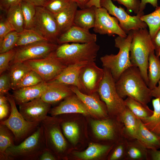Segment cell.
Segmentation results:
<instances>
[{"label":"cell","mask_w":160,"mask_h":160,"mask_svg":"<svg viewBox=\"0 0 160 160\" xmlns=\"http://www.w3.org/2000/svg\"><path fill=\"white\" fill-rule=\"evenodd\" d=\"M109 145L91 143L87 148L81 152L75 151L73 154L76 157L84 160H90L98 157L110 149Z\"/></svg>","instance_id":"1f68e13d"},{"label":"cell","mask_w":160,"mask_h":160,"mask_svg":"<svg viewBox=\"0 0 160 160\" xmlns=\"http://www.w3.org/2000/svg\"><path fill=\"white\" fill-rule=\"evenodd\" d=\"M159 57H160V50L159 51L157 55Z\"/></svg>","instance_id":"91938a15"},{"label":"cell","mask_w":160,"mask_h":160,"mask_svg":"<svg viewBox=\"0 0 160 160\" xmlns=\"http://www.w3.org/2000/svg\"><path fill=\"white\" fill-rule=\"evenodd\" d=\"M43 81H44L41 77L36 72L31 70L23 78L14 90L35 86Z\"/></svg>","instance_id":"f35d334b"},{"label":"cell","mask_w":160,"mask_h":160,"mask_svg":"<svg viewBox=\"0 0 160 160\" xmlns=\"http://www.w3.org/2000/svg\"><path fill=\"white\" fill-rule=\"evenodd\" d=\"M140 120L126 107L119 121L123 125L124 136L128 140L136 139Z\"/></svg>","instance_id":"cb8c5ba5"},{"label":"cell","mask_w":160,"mask_h":160,"mask_svg":"<svg viewBox=\"0 0 160 160\" xmlns=\"http://www.w3.org/2000/svg\"><path fill=\"white\" fill-rule=\"evenodd\" d=\"M58 45L48 41H43L16 47L15 54L10 65L46 57L54 51Z\"/></svg>","instance_id":"7c38bea8"},{"label":"cell","mask_w":160,"mask_h":160,"mask_svg":"<svg viewBox=\"0 0 160 160\" xmlns=\"http://www.w3.org/2000/svg\"><path fill=\"white\" fill-rule=\"evenodd\" d=\"M23 0H0V9L5 12L10 7L20 4Z\"/></svg>","instance_id":"7dc6e473"},{"label":"cell","mask_w":160,"mask_h":160,"mask_svg":"<svg viewBox=\"0 0 160 160\" xmlns=\"http://www.w3.org/2000/svg\"><path fill=\"white\" fill-rule=\"evenodd\" d=\"M100 46L96 42L65 43L59 44L53 53L57 59L68 66L95 61Z\"/></svg>","instance_id":"3957f363"},{"label":"cell","mask_w":160,"mask_h":160,"mask_svg":"<svg viewBox=\"0 0 160 160\" xmlns=\"http://www.w3.org/2000/svg\"><path fill=\"white\" fill-rule=\"evenodd\" d=\"M11 89L10 77L9 73H3L0 76V95H5Z\"/></svg>","instance_id":"f6af8a7d"},{"label":"cell","mask_w":160,"mask_h":160,"mask_svg":"<svg viewBox=\"0 0 160 160\" xmlns=\"http://www.w3.org/2000/svg\"><path fill=\"white\" fill-rule=\"evenodd\" d=\"M97 35L90 33L89 30L75 25L62 33L57 39L58 44L68 43H86L96 42Z\"/></svg>","instance_id":"ac0fdd59"},{"label":"cell","mask_w":160,"mask_h":160,"mask_svg":"<svg viewBox=\"0 0 160 160\" xmlns=\"http://www.w3.org/2000/svg\"><path fill=\"white\" fill-rule=\"evenodd\" d=\"M119 4L124 6L127 11L133 12L135 14H139L140 4L139 0H113Z\"/></svg>","instance_id":"ee69618b"},{"label":"cell","mask_w":160,"mask_h":160,"mask_svg":"<svg viewBox=\"0 0 160 160\" xmlns=\"http://www.w3.org/2000/svg\"><path fill=\"white\" fill-rule=\"evenodd\" d=\"M73 2L77 4L78 7L81 9H82L86 7L87 4L90 0H71Z\"/></svg>","instance_id":"9f6ffc18"},{"label":"cell","mask_w":160,"mask_h":160,"mask_svg":"<svg viewBox=\"0 0 160 160\" xmlns=\"http://www.w3.org/2000/svg\"><path fill=\"white\" fill-rule=\"evenodd\" d=\"M46 148L42 127L40 125L31 135L6 152L7 160H39Z\"/></svg>","instance_id":"5b68a950"},{"label":"cell","mask_w":160,"mask_h":160,"mask_svg":"<svg viewBox=\"0 0 160 160\" xmlns=\"http://www.w3.org/2000/svg\"><path fill=\"white\" fill-rule=\"evenodd\" d=\"M153 113L150 117L141 120L144 125L150 131L160 135V101L155 98L152 101Z\"/></svg>","instance_id":"4dcf8cb0"},{"label":"cell","mask_w":160,"mask_h":160,"mask_svg":"<svg viewBox=\"0 0 160 160\" xmlns=\"http://www.w3.org/2000/svg\"><path fill=\"white\" fill-rule=\"evenodd\" d=\"M103 68L104 75L97 92L105 103L108 113L116 116L119 121L120 117L126 108L124 100L118 94L116 81L110 71L106 68Z\"/></svg>","instance_id":"8992f818"},{"label":"cell","mask_w":160,"mask_h":160,"mask_svg":"<svg viewBox=\"0 0 160 160\" xmlns=\"http://www.w3.org/2000/svg\"><path fill=\"white\" fill-rule=\"evenodd\" d=\"M148 87L152 89L157 85L160 79V59L155 51L150 54L148 70Z\"/></svg>","instance_id":"83f0119b"},{"label":"cell","mask_w":160,"mask_h":160,"mask_svg":"<svg viewBox=\"0 0 160 160\" xmlns=\"http://www.w3.org/2000/svg\"><path fill=\"white\" fill-rule=\"evenodd\" d=\"M87 63H81L68 65L56 77L47 83H59L73 86L82 92L79 76L81 69Z\"/></svg>","instance_id":"d6986e66"},{"label":"cell","mask_w":160,"mask_h":160,"mask_svg":"<svg viewBox=\"0 0 160 160\" xmlns=\"http://www.w3.org/2000/svg\"><path fill=\"white\" fill-rule=\"evenodd\" d=\"M148 3L150 4L154 7L158 6V0H141L139 14H144L143 10Z\"/></svg>","instance_id":"f907efd6"},{"label":"cell","mask_w":160,"mask_h":160,"mask_svg":"<svg viewBox=\"0 0 160 160\" xmlns=\"http://www.w3.org/2000/svg\"><path fill=\"white\" fill-rule=\"evenodd\" d=\"M51 105L40 97L19 105V111L27 121L40 125L47 116Z\"/></svg>","instance_id":"9a60e30c"},{"label":"cell","mask_w":160,"mask_h":160,"mask_svg":"<svg viewBox=\"0 0 160 160\" xmlns=\"http://www.w3.org/2000/svg\"><path fill=\"white\" fill-rule=\"evenodd\" d=\"M55 153L46 148L40 156L39 160H55L57 159Z\"/></svg>","instance_id":"c3c4849f"},{"label":"cell","mask_w":160,"mask_h":160,"mask_svg":"<svg viewBox=\"0 0 160 160\" xmlns=\"http://www.w3.org/2000/svg\"><path fill=\"white\" fill-rule=\"evenodd\" d=\"M117 92L123 99L132 98L146 105L152 97L148 87L138 67L132 66L126 70L116 82Z\"/></svg>","instance_id":"6da1fadb"},{"label":"cell","mask_w":160,"mask_h":160,"mask_svg":"<svg viewBox=\"0 0 160 160\" xmlns=\"http://www.w3.org/2000/svg\"><path fill=\"white\" fill-rule=\"evenodd\" d=\"M47 83L43 81L36 85L13 90L12 94L16 105H19L41 97L46 90Z\"/></svg>","instance_id":"ffe728a7"},{"label":"cell","mask_w":160,"mask_h":160,"mask_svg":"<svg viewBox=\"0 0 160 160\" xmlns=\"http://www.w3.org/2000/svg\"><path fill=\"white\" fill-rule=\"evenodd\" d=\"M36 9L35 16L31 29L48 41L57 44V39L61 33L54 15L43 7H36Z\"/></svg>","instance_id":"9c48e42d"},{"label":"cell","mask_w":160,"mask_h":160,"mask_svg":"<svg viewBox=\"0 0 160 160\" xmlns=\"http://www.w3.org/2000/svg\"><path fill=\"white\" fill-rule=\"evenodd\" d=\"M18 37V33L15 31H12L7 35L0 43V53L16 47Z\"/></svg>","instance_id":"ab89813d"},{"label":"cell","mask_w":160,"mask_h":160,"mask_svg":"<svg viewBox=\"0 0 160 160\" xmlns=\"http://www.w3.org/2000/svg\"><path fill=\"white\" fill-rule=\"evenodd\" d=\"M95 19V7H87L76 10L73 25L89 30L94 27Z\"/></svg>","instance_id":"484cf974"},{"label":"cell","mask_w":160,"mask_h":160,"mask_svg":"<svg viewBox=\"0 0 160 160\" xmlns=\"http://www.w3.org/2000/svg\"><path fill=\"white\" fill-rule=\"evenodd\" d=\"M124 159L148 160V149L136 139L128 140Z\"/></svg>","instance_id":"4316f807"},{"label":"cell","mask_w":160,"mask_h":160,"mask_svg":"<svg viewBox=\"0 0 160 160\" xmlns=\"http://www.w3.org/2000/svg\"><path fill=\"white\" fill-rule=\"evenodd\" d=\"M15 145L13 133L7 126L0 124V160H7L6 150Z\"/></svg>","instance_id":"836d02e7"},{"label":"cell","mask_w":160,"mask_h":160,"mask_svg":"<svg viewBox=\"0 0 160 160\" xmlns=\"http://www.w3.org/2000/svg\"><path fill=\"white\" fill-rule=\"evenodd\" d=\"M128 140L124 136L120 140V142L110 157V160L124 159Z\"/></svg>","instance_id":"b9f144b4"},{"label":"cell","mask_w":160,"mask_h":160,"mask_svg":"<svg viewBox=\"0 0 160 160\" xmlns=\"http://www.w3.org/2000/svg\"><path fill=\"white\" fill-rule=\"evenodd\" d=\"M27 1L35 7H44L47 0H23Z\"/></svg>","instance_id":"11a10c76"},{"label":"cell","mask_w":160,"mask_h":160,"mask_svg":"<svg viewBox=\"0 0 160 160\" xmlns=\"http://www.w3.org/2000/svg\"><path fill=\"white\" fill-rule=\"evenodd\" d=\"M6 95L10 106V113L7 118L0 121V124L5 125L12 132L15 145H17L33 134L40 125L26 120L18 111L12 95L8 93Z\"/></svg>","instance_id":"52a82bcc"},{"label":"cell","mask_w":160,"mask_h":160,"mask_svg":"<svg viewBox=\"0 0 160 160\" xmlns=\"http://www.w3.org/2000/svg\"><path fill=\"white\" fill-rule=\"evenodd\" d=\"M125 105L138 119L143 120L151 116L153 110L151 109L147 105L144 104L129 97L124 100Z\"/></svg>","instance_id":"f1b7e54d"},{"label":"cell","mask_w":160,"mask_h":160,"mask_svg":"<svg viewBox=\"0 0 160 160\" xmlns=\"http://www.w3.org/2000/svg\"><path fill=\"white\" fill-rule=\"evenodd\" d=\"M47 84V89L41 97L51 105L61 101L74 93L70 86L56 83Z\"/></svg>","instance_id":"44dd1931"},{"label":"cell","mask_w":160,"mask_h":160,"mask_svg":"<svg viewBox=\"0 0 160 160\" xmlns=\"http://www.w3.org/2000/svg\"><path fill=\"white\" fill-rule=\"evenodd\" d=\"M61 123L62 129L65 136L71 143L75 144L79 136V129L77 124L69 121H64Z\"/></svg>","instance_id":"74e56055"},{"label":"cell","mask_w":160,"mask_h":160,"mask_svg":"<svg viewBox=\"0 0 160 160\" xmlns=\"http://www.w3.org/2000/svg\"><path fill=\"white\" fill-rule=\"evenodd\" d=\"M70 86L72 91L82 102L90 114L100 118L107 117L108 112L106 105L100 100L97 92L86 94L75 87Z\"/></svg>","instance_id":"2e32d148"},{"label":"cell","mask_w":160,"mask_h":160,"mask_svg":"<svg viewBox=\"0 0 160 160\" xmlns=\"http://www.w3.org/2000/svg\"><path fill=\"white\" fill-rule=\"evenodd\" d=\"M91 124L93 131L98 138L106 140H113L116 134V124L111 120H92Z\"/></svg>","instance_id":"7402d4cb"},{"label":"cell","mask_w":160,"mask_h":160,"mask_svg":"<svg viewBox=\"0 0 160 160\" xmlns=\"http://www.w3.org/2000/svg\"><path fill=\"white\" fill-rule=\"evenodd\" d=\"M151 39L155 48V53L157 55L160 50V29Z\"/></svg>","instance_id":"816d5d0a"},{"label":"cell","mask_w":160,"mask_h":160,"mask_svg":"<svg viewBox=\"0 0 160 160\" xmlns=\"http://www.w3.org/2000/svg\"><path fill=\"white\" fill-rule=\"evenodd\" d=\"M10 111V106L9 103L0 105V121L4 120L7 117Z\"/></svg>","instance_id":"681fc988"},{"label":"cell","mask_w":160,"mask_h":160,"mask_svg":"<svg viewBox=\"0 0 160 160\" xmlns=\"http://www.w3.org/2000/svg\"><path fill=\"white\" fill-rule=\"evenodd\" d=\"M78 6L72 2L59 12L54 14L61 34L73 25L75 14Z\"/></svg>","instance_id":"603a6c76"},{"label":"cell","mask_w":160,"mask_h":160,"mask_svg":"<svg viewBox=\"0 0 160 160\" xmlns=\"http://www.w3.org/2000/svg\"><path fill=\"white\" fill-rule=\"evenodd\" d=\"M100 4L107 10L110 15L116 18L122 29L127 33L130 31L147 28V24L140 19L144 14H138L136 15H129L121 6L118 7L113 2L112 0H100Z\"/></svg>","instance_id":"30bf717a"},{"label":"cell","mask_w":160,"mask_h":160,"mask_svg":"<svg viewBox=\"0 0 160 160\" xmlns=\"http://www.w3.org/2000/svg\"><path fill=\"white\" fill-rule=\"evenodd\" d=\"M6 17L14 30L19 33L24 28V21L20 4L9 8L6 12Z\"/></svg>","instance_id":"d6a6232c"},{"label":"cell","mask_w":160,"mask_h":160,"mask_svg":"<svg viewBox=\"0 0 160 160\" xmlns=\"http://www.w3.org/2000/svg\"><path fill=\"white\" fill-rule=\"evenodd\" d=\"M9 103L6 95H0V105L7 104Z\"/></svg>","instance_id":"680465c9"},{"label":"cell","mask_w":160,"mask_h":160,"mask_svg":"<svg viewBox=\"0 0 160 160\" xmlns=\"http://www.w3.org/2000/svg\"><path fill=\"white\" fill-rule=\"evenodd\" d=\"M104 75L103 68L97 66L95 61L87 63L81 69L79 76L82 92L88 94L97 92Z\"/></svg>","instance_id":"5bb4252c"},{"label":"cell","mask_w":160,"mask_h":160,"mask_svg":"<svg viewBox=\"0 0 160 160\" xmlns=\"http://www.w3.org/2000/svg\"><path fill=\"white\" fill-rule=\"evenodd\" d=\"M18 33V39L16 45V47L41 41H48L46 38L33 29L24 28L22 32Z\"/></svg>","instance_id":"d590c367"},{"label":"cell","mask_w":160,"mask_h":160,"mask_svg":"<svg viewBox=\"0 0 160 160\" xmlns=\"http://www.w3.org/2000/svg\"></svg>","instance_id":"6125c7cd"},{"label":"cell","mask_w":160,"mask_h":160,"mask_svg":"<svg viewBox=\"0 0 160 160\" xmlns=\"http://www.w3.org/2000/svg\"><path fill=\"white\" fill-rule=\"evenodd\" d=\"M9 74L11 89L14 90L25 76L31 70L24 62H18L10 65L8 69Z\"/></svg>","instance_id":"f546056e"},{"label":"cell","mask_w":160,"mask_h":160,"mask_svg":"<svg viewBox=\"0 0 160 160\" xmlns=\"http://www.w3.org/2000/svg\"><path fill=\"white\" fill-rule=\"evenodd\" d=\"M151 90L152 97L158 98L160 101V79L158 82V85Z\"/></svg>","instance_id":"db71d44e"},{"label":"cell","mask_w":160,"mask_h":160,"mask_svg":"<svg viewBox=\"0 0 160 160\" xmlns=\"http://www.w3.org/2000/svg\"><path fill=\"white\" fill-rule=\"evenodd\" d=\"M53 52L46 57L24 62L47 82L56 77L67 66L57 59Z\"/></svg>","instance_id":"8fae6325"},{"label":"cell","mask_w":160,"mask_h":160,"mask_svg":"<svg viewBox=\"0 0 160 160\" xmlns=\"http://www.w3.org/2000/svg\"><path fill=\"white\" fill-rule=\"evenodd\" d=\"M140 19L148 27L149 34L153 38L160 29V6L150 13L141 15Z\"/></svg>","instance_id":"e575fe53"},{"label":"cell","mask_w":160,"mask_h":160,"mask_svg":"<svg viewBox=\"0 0 160 160\" xmlns=\"http://www.w3.org/2000/svg\"><path fill=\"white\" fill-rule=\"evenodd\" d=\"M136 139L148 149L160 148L159 136L147 128L140 119Z\"/></svg>","instance_id":"d4e9b609"},{"label":"cell","mask_w":160,"mask_h":160,"mask_svg":"<svg viewBox=\"0 0 160 160\" xmlns=\"http://www.w3.org/2000/svg\"><path fill=\"white\" fill-rule=\"evenodd\" d=\"M96 14L94 32L100 35L107 34L111 36L116 34L126 37L127 34L122 29L117 19L110 16L105 8L95 7Z\"/></svg>","instance_id":"4fadbf2b"},{"label":"cell","mask_w":160,"mask_h":160,"mask_svg":"<svg viewBox=\"0 0 160 160\" xmlns=\"http://www.w3.org/2000/svg\"><path fill=\"white\" fill-rule=\"evenodd\" d=\"M159 138H160V135L159 136Z\"/></svg>","instance_id":"94428289"},{"label":"cell","mask_w":160,"mask_h":160,"mask_svg":"<svg viewBox=\"0 0 160 160\" xmlns=\"http://www.w3.org/2000/svg\"><path fill=\"white\" fill-rule=\"evenodd\" d=\"M132 31L129 49L130 60L133 65L138 68L148 85L149 57L151 53L155 51V48L147 28Z\"/></svg>","instance_id":"7a4b0ae2"},{"label":"cell","mask_w":160,"mask_h":160,"mask_svg":"<svg viewBox=\"0 0 160 160\" xmlns=\"http://www.w3.org/2000/svg\"><path fill=\"white\" fill-rule=\"evenodd\" d=\"M148 160H160V150L158 149H148Z\"/></svg>","instance_id":"f5cc1de1"},{"label":"cell","mask_w":160,"mask_h":160,"mask_svg":"<svg viewBox=\"0 0 160 160\" xmlns=\"http://www.w3.org/2000/svg\"><path fill=\"white\" fill-rule=\"evenodd\" d=\"M24 21V28L29 29L32 28L36 14V7L25 1L20 4Z\"/></svg>","instance_id":"8d00e7d4"},{"label":"cell","mask_w":160,"mask_h":160,"mask_svg":"<svg viewBox=\"0 0 160 160\" xmlns=\"http://www.w3.org/2000/svg\"><path fill=\"white\" fill-rule=\"evenodd\" d=\"M132 31L126 37L118 36L114 40L115 46L119 49L116 55H106L100 58L103 68L108 69L116 82L126 70L133 66L130 58L129 49Z\"/></svg>","instance_id":"277c9868"},{"label":"cell","mask_w":160,"mask_h":160,"mask_svg":"<svg viewBox=\"0 0 160 160\" xmlns=\"http://www.w3.org/2000/svg\"><path fill=\"white\" fill-rule=\"evenodd\" d=\"M15 31L7 20L6 17L0 15V43L4 37L10 32Z\"/></svg>","instance_id":"bcb514c9"},{"label":"cell","mask_w":160,"mask_h":160,"mask_svg":"<svg viewBox=\"0 0 160 160\" xmlns=\"http://www.w3.org/2000/svg\"><path fill=\"white\" fill-rule=\"evenodd\" d=\"M16 51L15 48L8 51L0 53V74L8 70Z\"/></svg>","instance_id":"7bdbcfd3"},{"label":"cell","mask_w":160,"mask_h":160,"mask_svg":"<svg viewBox=\"0 0 160 160\" xmlns=\"http://www.w3.org/2000/svg\"><path fill=\"white\" fill-rule=\"evenodd\" d=\"M100 0H90L87 4L86 7H95L97 8L101 7Z\"/></svg>","instance_id":"6f0895ef"},{"label":"cell","mask_w":160,"mask_h":160,"mask_svg":"<svg viewBox=\"0 0 160 160\" xmlns=\"http://www.w3.org/2000/svg\"><path fill=\"white\" fill-rule=\"evenodd\" d=\"M55 117L47 116L40 125L46 148L60 156L66 151L67 143Z\"/></svg>","instance_id":"ba28073f"},{"label":"cell","mask_w":160,"mask_h":160,"mask_svg":"<svg viewBox=\"0 0 160 160\" xmlns=\"http://www.w3.org/2000/svg\"><path fill=\"white\" fill-rule=\"evenodd\" d=\"M90 114L82 102L74 93L66 97L60 104L51 109L49 113L52 116L71 113Z\"/></svg>","instance_id":"e0dca14e"},{"label":"cell","mask_w":160,"mask_h":160,"mask_svg":"<svg viewBox=\"0 0 160 160\" xmlns=\"http://www.w3.org/2000/svg\"><path fill=\"white\" fill-rule=\"evenodd\" d=\"M72 2L71 0H47L43 7L53 14L63 10Z\"/></svg>","instance_id":"60d3db41"}]
</instances>
